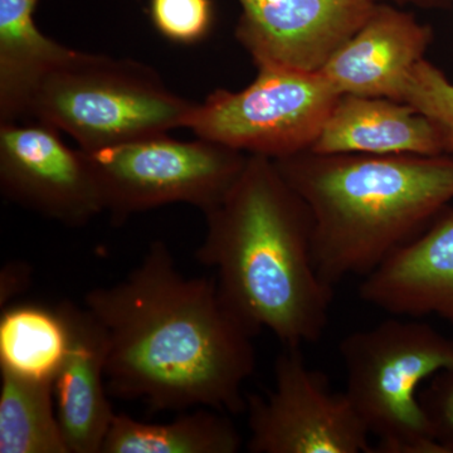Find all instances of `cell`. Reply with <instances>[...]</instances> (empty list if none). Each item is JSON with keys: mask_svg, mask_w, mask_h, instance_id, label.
I'll list each match as a JSON object with an SVG mask.
<instances>
[{"mask_svg": "<svg viewBox=\"0 0 453 453\" xmlns=\"http://www.w3.org/2000/svg\"><path fill=\"white\" fill-rule=\"evenodd\" d=\"M196 104L172 91L151 65L73 50L35 86L25 119L96 151L187 127Z\"/></svg>", "mask_w": 453, "mask_h": 453, "instance_id": "obj_4", "label": "cell"}, {"mask_svg": "<svg viewBox=\"0 0 453 453\" xmlns=\"http://www.w3.org/2000/svg\"><path fill=\"white\" fill-rule=\"evenodd\" d=\"M340 97L321 73L257 67L240 91L216 89L187 122L196 138L277 160L311 149Z\"/></svg>", "mask_w": 453, "mask_h": 453, "instance_id": "obj_7", "label": "cell"}, {"mask_svg": "<svg viewBox=\"0 0 453 453\" xmlns=\"http://www.w3.org/2000/svg\"><path fill=\"white\" fill-rule=\"evenodd\" d=\"M242 443L226 413L199 407L168 423L115 414L100 453H235Z\"/></svg>", "mask_w": 453, "mask_h": 453, "instance_id": "obj_16", "label": "cell"}, {"mask_svg": "<svg viewBox=\"0 0 453 453\" xmlns=\"http://www.w3.org/2000/svg\"><path fill=\"white\" fill-rule=\"evenodd\" d=\"M83 306L106 333L110 396L145 402L157 412L246 408L256 334L216 279L183 275L163 241L124 280L89 290Z\"/></svg>", "mask_w": 453, "mask_h": 453, "instance_id": "obj_1", "label": "cell"}, {"mask_svg": "<svg viewBox=\"0 0 453 453\" xmlns=\"http://www.w3.org/2000/svg\"><path fill=\"white\" fill-rule=\"evenodd\" d=\"M234 37L256 67L320 73L378 0H237Z\"/></svg>", "mask_w": 453, "mask_h": 453, "instance_id": "obj_10", "label": "cell"}, {"mask_svg": "<svg viewBox=\"0 0 453 453\" xmlns=\"http://www.w3.org/2000/svg\"><path fill=\"white\" fill-rule=\"evenodd\" d=\"M149 16L155 29L177 44L199 43L214 22L211 0H150Z\"/></svg>", "mask_w": 453, "mask_h": 453, "instance_id": "obj_20", "label": "cell"}, {"mask_svg": "<svg viewBox=\"0 0 453 453\" xmlns=\"http://www.w3.org/2000/svg\"><path fill=\"white\" fill-rule=\"evenodd\" d=\"M359 296L392 316L453 323V208L363 277Z\"/></svg>", "mask_w": 453, "mask_h": 453, "instance_id": "obj_12", "label": "cell"}, {"mask_svg": "<svg viewBox=\"0 0 453 453\" xmlns=\"http://www.w3.org/2000/svg\"><path fill=\"white\" fill-rule=\"evenodd\" d=\"M85 153L104 211L115 226L175 203L207 213L222 202L249 159L211 140L183 142L168 134Z\"/></svg>", "mask_w": 453, "mask_h": 453, "instance_id": "obj_6", "label": "cell"}, {"mask_svg": "<svg viewBox=\"0 0 453 453\" xmlns=\"http://www.w3.org/2000/svg\"><path fill=\"white\" fill-rule=\"evenodd\" d=\"M67 353L53 381L57 416L70 453H100L115 412L106 381L107 336L88 309L62 301Z\"/></svg>", "mask_w": 453, "mask_h": 453, "instance_id": "obj_13", "label": "cell"}, {"mask_svg": "<svg viewBox=\"0 0 453 453\" xmlns=\"http://www.w3.org/2000/svg\"><path fill=\"white\" fill-rule=\"evenodd\" d=\"M40 0H0V124L25 119L33 88L74 50L35 25Z\"/></svg>", "mask_w": 453, "mask_h": 453, "instance_id": "obj_15", "label": "cell"}, {"mask_svg": "<svg viewBox=\"0 0 453 453\" xmlns=\"http://www.w3.org/2000/svg\"><path fill=\"white\" fill-rule=\"evenodd\" d=\"M434 42V29L410 12L377 3L371 16L321 73L340 95L402 101L405 85Z\"/></svg>", "mask_w": 453, "mask_h": 453, "instance_id": "obj_11", "label": "cell"}, {"mask_svg": "<svg viewBox=\"0 0 453 453\" xmlns=\"http://www.w3.org/2000/svg\"><path fill=\"white\" fill-rule=\"evenodd\" d=\"M308 205L321 279L369 275L453 202L451 155L318 154L273 160Z\"/></svg>", "mask_w": 453, "mask_h": 453, "instance_id": "obj_3", "label": "cell"}, {"mask_svg": "<svg viewBox=\"0 0 453 453\" xmlns=\"http://www.w3.org/2000/svg\"><path fill=\"white\" fill-rule=\"evenodd\" d=\"M273 388L247 399L252 453H372L371 434L344 392L306 365L300 347H283Z\"/></svg>", "mask_w": 453, "mask_h": 453, "instance_id": "obj_8", "label": "cell"}, {"mask_svg": "<svg viewBox=\"0 0 453 453\" xmlns=\"http://www.w3.org/2000/svg\"><path fill=\"white\" fill-rule=\"evenodd\" d=\"M0 453H70L52 380L0 369Z\"/></svg>", "mask_w": 453, "mask_h": 453, "instance_id": "obj_17", "label": "cell"}, {"mask_svg": "<svg viewBox=\"0 0 453 453\" xmlns=\"http://www.w3.org/2000/svg\"><path fill=\"white\" fill-rule=\"evenodd\" d=\"M345 395L371 437L374 452L443 453L429 432L419 388L453 366V339L417 319L393 316L349 334L339 345Z\"/></svg>", "mask_w": 453, "mask_h": 453, "instance_id": "obj_5", "label": "cell"}, {"mask_svg": "<svg viewBox=\"0 0 453 453\" xmlns=\"http://www.w3.org/2000/svg\"><path fill=\"white\" fill-rule=\"evenodd\" d=\"M402 101L427 116L440 134L445 154L453 157V82L445 73L422 59L408 79Z\"/></svg>", "mask_w": 453, "mask_h": 453, "instance_id": "obj_19", "label": "cell"}, {"mask_svg": "<svg viewBox=\"0 0 453 453\" xmlns=\"http://www.w3.org/2000/svg\"><path fill=\"white\" fill-rule=\"evenodd\" d=\"M0 189L8 201L65 226L104 213L88 155L46 122L0 124Z\"/></svg>", "mask_w": 453, "mask_h": 453, "instance_id": "obj_9", "label": "cell"}, {"mask_svg": "<svg viewBox=\"0 0 453 453\" xmlns=\"http://www.w3.org/2000/svg\"><path fill=\"white\" fill-rule=\"evenodd\" d=\"M67 325L58 309L12 306L0 319V369L33 380H55L67 353Z\"/></svg>", "mask_w": 453, "mask_h": 453, "instance_id": "obj_18", "label": "cell"}, {"mask_svg": "<svg viewBox=\"0 0 453 453\" xmlns=\"http://www.w3.org/2000/svg\"><path fill=\"white\" fill-rule=\"evenodd\" d=\"M29 276V267L25 262L14 261L5 265L0 276V305L4 306L16 295L26 290Z\"/></svg>", "mask_w": 453, "mask_h": 453, "instance_id": "obj_22", "label": "cell"}, {"mask_svg": "<svg viewBox=\"0 0 453 453\" xmlns=\"http://www.w3.org/2000/svg\"><path fill=\"white\" fill-rule=\"evenodd\" d=\"M384 2H392L395 4H411L414 7L425 9L446 8L451 3V0H384Z\"/></svg>", "mask_w": 453, "mask_h": 453, "instance_id": "obj_23", "label": "cell"}, {"mask_svg": "<svg viewBox=\"0 0 453 453\" xmlns=\"http://www.w3.org/2000/svg\"><path fill=\"white\" fill-rule=\"evenodd\" d=\"M429 432L443 453H453V366L432 375L419 390Z\"/></svg>", "mask_w": 453, "mask_h": 453, "instance_id": "obj_21", "label": "cell"}, {"mask_svg": "<svg viewBox=\"0 0 453 453\" xmlns=\"http://www.w3.org/2000/svg\"><path fill=\"white\" fill-rule=\"evenodd\" d=\"M196 259L216 271L220 295L257 335L283 347L316 342L329 323L334 288L314 257L311 214L273 159L249 155L225 198L204 213Z\"/></svg>", "mask_w": 453, "mask_h": 453, "instance_id": "obj_2", "label": "cell"}, {"mask_svg": "<svg viewBox=\"0 0 453 453\" xmlns=\"http://www.w3.org/2000/svg\"><path fill=\"white\" fill-rule=\"evenodd\" d=\"M309 151L318 154L443 155L440 134L404 101L340 95Z\"/></svg>", "mask_w": 453, "mask_h": 453, "instance_id": "obj_14", "label": "cell"}]
</instances>
